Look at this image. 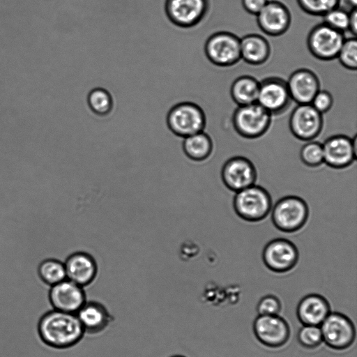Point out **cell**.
Segmentation results:
<instances>
[{
	"instance_id": "obj_1",
	"label": "cell",
	"mask_w": 357,
	"mask_h": 357,
	"mask_svg": "<svg viewBox=\"0 0 357 357\" xmlns=\"http://www.w3.org/2000/svg\"><path fill=\"white\" fill-rule=\"evenodd\" d=\"M38 330L43 342L56 349H66L74 346L84 334L76 314L54 309L40 318Z\"/></svg>"
},
{
	"instance_id": "obj_2",
	"label": "cell",
	"mask_w": 357,
	"mask_h": 357,
	"mask_svg": "<svg viewBox=\"0 0 357 357\" xmlns=\"http://www.w3.org/2000/svg\"><path fill=\"white\" fill-rule=\"evenodd\" d=\"M272 206L268 192L255 184L236 192L233 199V207L237 215L251 222L264 220L269 214Z\"/></svg>"
},
{
	"instance_id": "obj_3",
	"label": "cell",
	"mask_w": 357,
	"mask_h": 357,
	"mask_svg": "<svg viewBox=\"0 0 357 357\" xmlns=\"http://www.w3.org/2000/svg\"><path fill=\"white\" fill-rule=\"evenodd\" d=\"M204 51L208 62L219 68L233 66L241 60L240 38L229 31L211 33L204 43Z\"/></svg>"
},
{
	"instance_id": "obj_4",
	"label": "cell",
	"mask_w": 357,
	"mask_h": 357,
	"mask_svg": "<svg viewBox=\"0 0 357 357\" xmlns=\"http://www.w3.org/2000/svg\"><path fill=\"white\" fill-rule=\"evenodd\" d=\"M271 220L281 231L292 233L301 229L306 223L309 208L301 197L289 195L279 199L271 208Z\"/></svg>"
},
{
	"instance_id": "obj_5",
	"label": "cell",
	"mask_w": 357,
	"mask_h": 357,
	"mask_svg": "<svg viewBox=\"0 0 357 357\" xmlns=\"http://www.w3.org/2000/svg\"><path fill=\"white\" fill-rule=\"evenodd\" d=\"M272 115L257 102L238 106L232 115L235 131L242 137L256 139L269 129Z\"/></svg>"
},
{
	"instance_id": "obj_6",
	"label": "cell",
	"mask_w": 357,
	"mask_h": 357,
	"mask_svg": "<svg viewBox=\"0 0 357 357\" xmlns=\"http://www.w3.org/2000/svg\"><path fill=\"white\" fill-rule=\"evenodd\" d=\"M345 38L340 32L322 22L315 25L307 37V46L310 54L321 61L337 59Z\"/></svg>"
},
{
	"instance_id": "obj_7",
	"label": "cell",
	"mask_w": 357,
	"mask_h": 357,
	"mask_svg": "<svg viewBox=\"0 0 357 357\" xmlns=\"http://www.w3.org/2000/svg\"><path fill=\"white\" fill-rule=\"evenodd\" d=\"M167 123L175 135L184 138L204 131L206 119L199 106L192 102H183L170 110Z\"/></svg>"
},
{
	"instance_id": "obj_8",
	"label": "cell",
	"mask_w": 357,
	"mask_h": 357,
	"mask_svg": "<svg viewBox=\"0 0 357 357\" xmlns=\"http://www.w3.org/2000/svg\"><path fill=\"white\" fill-rule=\"evenodd\" d=\"M323 342L334 350L348 349L356 338L353 321L345 314L330 312L320 325Z\"/></svg>"
},
{
	"instance_id": "obj_9",
	"label": "cell",
	"mask_w": 357,
	"mask_h": 357,
	"mask_svg": "<svg viewBox=\"0 0 357 357\" xmlns=\"http://www.w3.org/2000/svg\"><path fill=\"white\" fill-rule=\"evenodd\" d=\"M292 102L287 81L271 76L259 82L257 102L272 116L285 112Z\"/></svg>"
},
{
	"instance_id": "obj_10",
	"label": "cell",
	"mask_w": 357,
	"mask_h": 357,
	"mask_svg": "<svg viewBox=\"0 0 357 357\" xmlns=\"http://www.w3.org/2000/svg\"><path fill=\"white\" fill-rule=\"evenodd\" d=\"M323 126V114L311 104L297 105L289 116V130L296 138L301 141L314 139L321 133Z\"/></svg>"
},
{
	"instance_id": "obj_11",
	"label": "cell",
	"mask_w": 357,
	"mask_h": 357,
	"mask_svg": "<svg viewBox=\"0 0 357 357\" xmlns=\"http://www.w3.org/2000/svg\"><path fill=\"white\" fill-rule=\"evenodd\" d=\"M252 327L257 340L268 348L284 346L290 337L289 324L279 314L258 315L254 320Z\"/></svg>"
},
{
	"instance_id": "obj_12",
	"label": "cell",
	"mask_w": 357,
	"mask_h": 357,
	"mask_svg": "<svg viewBox=\"0 0 357 357\" xmlns=\"http://www.w3.org/2000/svg\"><path fill=\"white\" fill-rule=\"evenodd\" d=\"M296 246L286 238H275L268 242L263 249L262 260L271 271L283 273L291 271L298 260Z\"/></svg>"
},
{
	"instance_id": "obj_13",
	"label": "cell",
	"mask_w": 357,
	"mask_h": 357,
	"mask_svg": "<svg viewBox=\"0 0 357 357\" xmlns=\"http://www.w3.org/2000/svg\"><path fill=\"white\" fill-rule=\"evenodd\" d=\"M324 162L334 169H343L351 165L356 159L357 137L335 135L327 138L322 144Z\"/></svg>"
},
{
	"instance_id": "obj_14",
	"label": "cell",
	"mask_w": 357,
	"mask_h": 357,
	"mask_svg": "<svg viewBox=\"0 0 357 357\" xmlns=\"http://www.w3.org/2000/svg\"><path fill=\"white\" fill-rule=\"evenodd\" d=\"M210 9V0H165L169 18L181 26L198 24L208 15Z\"/></svg>"
},
{
	"instance_id": "obj_15",
	"label": "cell",
	"mask_w": 357,
	"mask_h": 357,
	"mask_svg": "<svg viewBox=\"0 0 357 357\" xmlns=\"http://www.w3.org/2000/svg\"><path fill=\"white\" fill-rule=\"evenodd\" d=\"M257 176L254 164L244 156L232 157L222 167L221 177L223 183L235 192L254 185Z\"/></svg>"
},
{
	"instance_id": "obj_16",
	"label": "cell",
	"mask_w": 357,
	"mask_h": 357,
	"mask_svg": "<svg viewBox=\"0 0 357 357\" xmlns=\"http://www.w3.org/2000/svg\"><path fill=\"white\" fill-rule=\"evenodd\" d=\"M257 23L261 31L267 36H282L289 29L291 15L288 7L278 0H268L266 6L256 15Z\"/></svg>"
},
{
	"instance_id": "obj_17",
	"label": "cell",
	"mask_w": 357,
	"mask_h": 357,
	"mask_svg": "<svg viewBox=\"0 0 357 357\" xmlns=\"http://www.w3.org/2000/svg\"><path fill=\"white\" fill-rule=\"evenodd\" d=\"M49 299L54 310L73 314L86 301L83 287L68 279L51 287Z\"/></svg>"
},
{
	"instance_id": "obj_18",
	"label": "cell",
	"mask_w": 357,
	"mask_h": 357,
	"mask_svg": "<svg viewBox=\"0 0 357 357\" xmlns=\"http://www.w3.org/2000/svg\"><path fill=\"white\" fill-rule=\"evenodd\" d=\"M287 84L291 100L297 105L310 104L320 90L318 76L307 68L294 70L289 75Z\"/></svg>"
},
{
	"instance_id": "obj_19",
	"label": "cell",
	"mask_w": 357,
	"mask_h": 357,
	"mask_svg": "<svg viewBox=\"0 0 357 357\" xmlns=\"http://www.w3.org/2000/svg\"><path fill=\"white\" fill-rule=\"evenodd\" d=\"M66 279L84 287L95 279L98 267L94 258L84 252L70 255L64 263Z\"/></svg>"
},
{
	"instance_id": "obj_20",
	"label": "cell",
	"mask_w": 357,
	"mask_h": 357,
	"mask_svg": "<svg viewBox=\"0 0 357 357\" xmlns=\"http://www.w3.org/2000/svg\"><path fill=\"white\" fill-rule=\"evenodd\" d=\"M331 312L327 299L317 294L303 297L296 307V316L303 325L319 326Z\"/></svg>"
},
{
	"instance_id": "obj_21",
	"label": "cell",
	"mask_w": 357,
	"mask_h": 357,
	"mask_svg": "<svg viewBox=\"0 0 357 357\" xmlns=\"http://www.w3.org/2000/svg\"><path fill=\"white\" fill-rule=\"evenodd\" d=\"M84 333L97 334L110 324L112 316L106 307L98 301H86L76 313Z\"/></svg>"
},
{
	"instance_id": "obj_22",
	"label": "cell",
	"mask_w": 357,
	"mask_h": 357,
	"mask_svg": "<svg viewBox=\"0 0 357 357\" xmlns=\"http://www.w3.org/2000/svg\"><path fill=\"white\" fill-rule=\"evenodd\" d=\"M240 52L241 60L252 66H260L268 60L271 48L266 38L250 33L240 38Z\"/></svg>"
},
{
	"instance_id": "obj_23",
	"label": "cell",
	"mask_w": 357,
	"mask_h": 357,
	"mask_svg": "<svg viewBox=\"0 0 357 357\" xmlns=\"http://www.w3.org/2000/svg\"><path fill=\"white\" fill-rule=\"evenodd\" d=\"M213 142L208 132L202 131L184 137L182 141V151L190 160L203 161L211 154Z\"/></svg>"
},
{
	"instance_id": "obj_24",
	"label": "cell",
	"mask_w": 357,
	"mask_h": 357,
	"mask_svg": "<svg viewBox=\"0 0 357 357\" xmlns=\"http://www.w3.org/2000/svg\"><path fill=\"white\" fill-rule=\"evenodd\" d=\"M259 82L250 75H241L234 80L230 95L238 106L257 102Z\"/></svg>"
},
{
	"instance_id": "obj_25",
	"label": "cell",
	"mask_w": 357,
	"mask_h": 357,
	"mask_svg": "<svg viewBox=\"0 0 357 357\" xmlns=\"http://www.w3.org/2000/svg\"><path fill=\"white\" fill-rule=\"evenodd\" d=\"M38 272L43 282L51 287L66 279L64 263L54 259L43 261Z\"/></svg>"
},
{
	"instance_id": "obj_26",
	"label": "cell",
	"mask_w": 357,
	"mask_h": 357,
	"mask_svg": "<svg viewBox=\"0 0 357 357\" xmlns=\"http://www.w3.org/2000/svg\"><path fill=\"white\" fill-rule=\"evenodd\" d=\"M302 162L310 167H317L324 163L322 144L316 141H308L300 150Z\"/></svg>"
},
{
	"instance_id": "obj_27",
	"label": "cell",
	"mask_w": 357,
	"mask_h": 357,
	"mask_svg": "<svg viewBox=\"0 0 357 357\" xmlns=\"http://www.w3.org/2000/svg\"><path fill=\"white\" fill-rule=\"evenodd\" d=\"M296 2L306 14L323 17L328 11L340 6L341 0H296Z\"/></svg>"
},
{
	"instance_id": "obj_28",
	"label": "cell",
	"mask_w": 357,
	"mask_h": 357,
	"mask_svg": "<svg viewBox=\"0 0 357 357\" xmlns=\"http://www.w3.org/2000/svg\"><path fill=\"white\" fill-rule=\"evenodd\" d=\"M337 59L344 68L349 70H356L357 40L355 36L344 39Z\"/></svg>"
},
{
	"instance_id": "obj_29",
	"label": "cell",
	"mask_w": 357,
	"mask_h": 357,
	"mask_svg": "<svg viewBox=\"0 0 357 357\" xmlns=\"http://www.w3.org/2000/svg\"><path fill=\"white\" fill-rule=\"evenodd\" d=\"M88 104L91 109L97 114H107L112 107V98L105 89L97 88L88 96Z\"/></svg>"
},
{
	"instance_id": "obj_30",
	"label": "cell",
	"mask_w": 357,
	"mask_h": 357,
	"mask_svg": "<svg viewBox=\"0 0 357 357\" xmlns=\"http://www.w3.org/2000/svg\"><path fill=\"white\" fill-rule=\"evenodd\" d=\"M297 339L303 347L308 349L317 348L323 342L320 327L312 325H303L298 332Z\"/></svg>"
},
{
	"instance_id": "obj_31",
	"label": "cell",
	"mask_w": 357,
	"mask_h": 357,
	"mask_svg": "<svg viewBox=\"0 0 357 357\" xmlns=\"http://www.w3.org/2000/svg\"><path fill=\"white\" fill-rule=\"evenodd\" d=\"M323 22L334 29L344 33L348 31L349 25V12L340 6L328 11L323 17Z\"/></svg>"
},
{
	"instance_id": "obj_32",
	"label": "cell",
	"mask_w": 357,
	"mask_h": 357,
	"mask_svg": "<svg viewBox=\"0 0 357 357\" xmlns=\"http://www.w3.org/2000/svg\"><path fill=\"white\" fill-rule=\"evenodd\" d=\"M281 309L280 300L273 294L264 296L260 298L256 307L258 315H278Z\"/></svg>"
},
{
	"instance_id": "obj_33",
	"label": "cell",
	"mask_w": 357,
	"mask_h": 357,
	"mask_svg": "<svg viewBox=\"0 0 357 357\" xmlns=\"http://www.w3.org/2000/svg\"><path fill=\"white\" fill-rule=\"evenodd\" d=\"M310 104L319 112L324 114L331 109L333 105V98L329 91L320 89L316 93Z\"/></svg>"
},
{
	"instance_id": "obj_34",
	"label": "cell",
	"mask_w": 357,
	"mask_h": 357,
	"mask_svg": "<svg viewBox=\"0 0 357 357\" xmlns=\"http://www.w3.org/2000/svg\"><path fill=\"white\" fill-rule=\"evenodd\" d=\"M268 1V0H241V3L248 13L256 16Z\"/></svg>"
},
{
	"instance_id": "obj_35",
	"label": "cell",
	"mask_w": 357,
	"mask_h": 357,
	"mask_svg": "<svg viewBox=\"0 0 357 357\" xmlns=\"http://www.w3.org/2000/svg\"><path fill=\"white\" fill-rule=\"evenodd\" d=\"M352 36H356L357 33V11L356 8H354L349 12V30Z\"/></svg>"
},
{
	"instance_id": "obj_36",
	"label": "cell",
	"mask_w": 357,
	"mask_h": 357,
	"mask_svg": "<svg viewBox=\"0 0 357 357\" xmlns=\"http://www.w3.org/2000/svg\"><path fill=\"white\" fill-rule=\"evenodd\" d=\"M172 357H184V356H172Z\"/></svg>"
}]
</instances>
